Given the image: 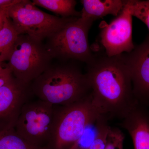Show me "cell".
<instances>
[{"mask_svg":"<svg viewBox=\"0 0 149 149\" xmlns=\"http://www.w3.org/2000/svg\"><path fill=\"white\" fill-rule=\"evenodd\" d=\"M55 106L49 149H72L87 125L101 115L93 106L91 93L74 103Z\"/></svg>","mask_w":149,"mask_h":149,"instance_id":"3957f363","label":"cell"},{"mask_svg":"<svg viewBox=\"0 0 149 149\" xmlns=\"http://www.w3.org/2000/svg\"><path fill=\"white\" fill-rule=\"evenodd\" d=\"M8 8L0 9V31L2 29L6 18L8 16L7 11Z\"/></svg>","mask_w":149,"mask_h":149,"instance_id":"7402d4cb","label":"cell"},{"mask_svg":"<svg viewBox=\"0 0 149 149\" xmlns=\"http://www.w3.org/2000/svg\"><path fill=\"white\" fill-rule=\"evenodd\" d=\"M55 111V106L47 102L29 100L22 108L15 130L30 143L49 148Z\"/></svg>","mask_w":149,"mask_h":149,"instance_id":"52a82bcc","label":"cell"},{"mask_svg":"<svg viewBox=\"0 0 149 149\" xmlns=\"http://www.w3.org/2000/svg\"><path fill=\"white\" fill-rule=\"evenodd\" d=\"M93 22L75 18L47 38L45 45L52 58L60 62L78 60L91 63L95 55L89 45L88 34Z\"/></svg>","mask_w":149,"mask_h":149,"instance_id":"277c9868","label":"cell"},{"mask_svg":"<svg viewBox=\"0 0 149 149\" xmlns=\"http://www.w3.org/2000/svg\"><path fill=\"white\" fill-rule=\"evenodd\" d=\"M30 84L13 76L0 88V133L14 129L22 108L33 96Z\"/></svg>","mask_w":149,"mask_h":149,"instance_id":"9c48e42d","label":"cell"},{"mask_svg":"<svg viewBox=\"0 0 149 149\" xmlns=\"http://www.w3.org/2000/svg\"><path fill=\"white\" fill-rule=\"evenodd\" d=\"M19 34L10 19L6 18L2 29L0 31V63L8 61Z\"/></svg>","mask_w":149,"mask_h":149,"instance_id":"5bb4252c","label":"cell"},{"mask_svg":"<svg viewBox=\"0 0 149 149\" xmlns=\"http://www.w3.org/2000/svg\"><path fill=\"white\" fill-rule=\"evenodd\" d=\"M87 65L86 74L93 106L109 120H122L138 102L133 94L130 70L121 55H95Z\"/></svg>","mask_w":149,"mask_h":149,"instance_id":"6da1fadb","label":"cell"},{"mask_svg":"<svg viewBox=\"0 0 149 149\" xmlns=\"http://www.w3.org/2000/svg\"><path fill=\"white\" fill-rule=\"evenodd\" d=\"M33 96L54 106H65L87 97L91 88L86 73L76 65L61 62L49 67L30 84Z\"/></svg>","mask_w":149,"mask_h":149,"instance_id":"7a4b0ae2","label":"cell"},{"mask_svg":"<svg viewBox=\"0 0 149 149\" xmlns=\"http://www.w3.org/2000/svg\"><path fill=\"white\" fill-rule=\"evenodd\" d=\"M81 18L93 21L109 15L117 16L125 6L122 0H82Z\"/></svg>","mask_w":149,"mask_h":149,"instance_id":"7c38bea8","label":"cell"},{"mask_svg":"<svg viewBox=\"0 0 149 149\" xmlns=\"http://www.w3.org/2000/svg\"><path fill=\"white\" fill-rule=\"evenodd\" d=\"M20 0H0V9L8 8L17 3Z\"/></svg>","mask_w":149,"mask_h":149,"instance_id":"44dd1931","label":"cell"},{"mask_svg":"<svg viewBox=\"0 0 149 149\" xmlns=\"http://www.w3.org/2000/svg\"><path fill=\"white\" fill-rule=\"evenodd\" d=\"M131 15L140 19L149 30V0H125ZM149 40V36L148 37Z\"/></svg>","mask_w":149,"mask_h":149,"instance_id":"e0dca14e","label":"cell"},{"mask_svg":"<svg viewBox=\"0 0 149 149\" xmlns=\"http://www.w3.org/2000/svg\"><path fill=\"white\" fill-rule=\"evenodd\" d=\"M36 6L45 8L63 18L81 17V12L75 10L77 2L74 0H33Z\"/></svg>","mask_w":149,"mask_h":149,"instance_id":"4fadbf2b","label":"cell"},{"mask_svg":"<svg viewBox=\"0 0 149 149\" xmlns=\"http://www.w3.org/2000/svg\"><path fill=\"white\" fill-rule=\"evenodd\" d=\"M0 149H49L35 146L23 139L15 129L0 133Z\"/></svg>","mask_w":149,"mask_h":149,"instance_id":"9a60e30c","label":"cell"},{"mask_svg":"<svg viewBox=\"0 0 149 149\" xmlns=\"http://www.w3.org/2000/svg\"><path fill=\"white\" fill-rule=\"evenodd\" d=\"M119 125L129 133L134 149H149V108L138 103Z\"/></svg>","mask_w":149,"mask_h":149,"instance_id":"8fae6325","label":"cell"},{"mask_svg":"<svg viewBox=\"0 0 149 149\" xmlns=\"http://www.w3.org/2000/svg\"><path fill=\"white\" fill-rule=\"evenodd\" d=\"M125 135L116 127L109 126L104 149H123Z\"/></svg>","mask_w":149,"mask_h":149,"instance_id":"ac0fdd59","label":"cell"},{"mask_svg":"<svg viewBox=\"0 0 149 149\" xmlns=\"http://www.w3.org/2000/svg\"><path fill=\"white\" fill-rule=\"evenodd\" d=\"M109 120L104 117L100 127L98 135L95 141L89 149H104L107 135L110 125Z\"/></svg>","mask_w":149,"mask_h":149,"instance_id":"d6986e66","label":"cell"},{"mask_svg":"<svg viewBox=\"0 0 149 149\" xmlns=\"http://www.w3.org/2000/svg\"><path fill=\"white\" fill-rule=\"evenodd\" d=\"M130 70L133 94L139 103L149 108V40L129 53L121 54Z\"/></svg>","mask_w":149,"mask_h":149,"instance_id":"30bf717a","label":"cell"},{"mask_svg":"<svg viewBox=\"0 0 149 149\" xmlns=\"http://www.w3.org/2000/svg\"><path fill=\"white\" fill-rule=\"evenodd\" d=\"M52 59L42 41L22 34L18 35L6 65L14 77L29 84L49 67Z\"/></svg>","mask_w":149,"mask_h":149,"instance_id":"5b68a950","label":"cell"},{"mask_svg":"<svg viewBox=\"0 0 149 149\" xmlns=\"http://www.w3.org/2000/svg\"><path fill=\"white\" fill-rule=\"evenodd\" d=\"M104 117L100 115L96 119L90 123L71 149L90 148L97 137L102 121Z\"/></svg>","mask_w":149,"mask_h":149,"instance_id":"2e32d148","label":"cell"},{"mask_svg":"<svg viewBox=\"0 0 149 149\" xmlns=\"http://www.w3.org/2000/svg\"><path fill=\"white\" fill-rule=\"evenodd\" d=\"M5 66H3V63H0V70L2 69V68H3Z\"/></svg>","mask_w":149,"mask_h":149,"instance_id":"603a6c76","label":"cell"},{"mask_svg":"<svg viewBox=\"0 0 149 149\" xmlns=\"http://www.w3.org/2000/svg\"><path fill=\"white\" fill-rule=\"evenodd\" d=\"M13 77L11 70L6 65L3 68L0 70V88L8 83Z\"/></svg>","mask_w":149,"mask_h":149,"instance_id":"ffe728a7","label":"cell"},{"mask_svg":"<svg viewBox=\"0 0 149 149\" xmlns=\"http://www.w3.org/2000/svg\"><path fill=\"white\" fill-rule=\"evenodd\" d=\"M7 15L19 35H27L42 42L78 18H63L49 14L29 0H20L9 8Z\"/></svg>","mask_w":149,"mask_h":149,"instance_id":"8992f818","label":"cell"},{"mask_svg":"<svg viewBox=\"0 0 149 149\" xmlns=\"http://www.w3.org/2000/svg\"><path fill=\"white\" fill-rule=\"evenodd\" d=\"M132 16L125 5L109 24L106 23L100 33V41L109 57L129 53L135 49L132 38Z\"/></svg>","mask_w":149,"mask_h":149,"instance_id":"ba28073f","label":"cell"}]
</instances>
